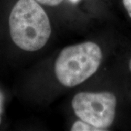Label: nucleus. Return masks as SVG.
<instances>
[{
	"label": "nucleus",
	"mask_w": 131,
	"mask_h": 131,
	"mask_svg": "<svg viewBox=\"0 0 131 131\" xmlns=\"http://www.w3.org/2000/svg\"><path fill=\"white\" fill-rule=\"evenodd\" d=\"M10 36L26 51H37L49 40L51 26L46 12L36 0H18L9 18Z\"/></svg>",
	"instance_id": "f257e3e1"
},
{
	"label": "nucleus",
	"mask_w": 131,
	"mask_h": 131,
	"mask_svg": "<svg viewBox=\"0 0 131 131\" xmlns=\"http://www.w3.org/2000/svg\"><path fill=\"white\" fill-rule=\"evenodd\" d=\"M102 57L100 47L93 42L65 47L56 61L57 79L61 84L68 88L81 84L96 72Z\"/></svg>",
	"instance_id": "f03ea898"
},
{
	"label": "nucleus",
	"mask_w": 131,
	"mask_h": 131,
	"mask_svg": "<svg viewBox=\"0 0 131 131\" xmlns=\"http://www.w3.org/2000/svg\"><path fill=\"white\" fill-rule=\"evenodd\" d=\"M117 105V97L110 92H82L75 95L71 101L75 114L101 130L112 125Z\"/></svg>",
	"instance_id": "7ed1b4c3"
},
{
	"label": "nucleus",
	"mask_w": 131,
	"mask_h": 131,
	"mask_svg": "<svg viewBox=\"0 0 131 131\" xmlns=\"http://www.w3.org/2000/svg\"><path fill=\"white\" fill-rule=\"evenodd\" d=\"M71 131H101V130L83 120L75 122L71 127Z\"/></svg>",
	"instance_id": "20e7f679"
},
{
	"label": "nucleus",
	"mask_w": 131,
	"mask_h": 131,
	"mask_svg": "<svg viewBox=\"0 0 131 131\" xmlns=\"http://www.w3.org/2000/svg\"><path fill=\"white\" fill-rule=\"evenodd\" d=\"M37 2L48 6H57L60 5L63 0H36Z\"/></svg>",
	"instance_id": "39448f33"
},
{
	"label": "nucleus",
	"mask_w": 131,
	"mask_h": 131,
	"mask_svg": "<svg viewBox=\"0 0 131 131\" xmlns=\"http://www.w3.org/2000/svg\"><path fill=\"white\" fill-rule=\"evenodd\" d=\"M122 4L129 16L131 18V0H122Z\"/></svg>",
	"instance_id": "423d86ee"
},
{
	"label": "nucleus",
	"mask_w": 131,
	"mask_h": 131,
	"mask_svg": "<svg viewBox=\"0 0 131 131\" xmlns=\"http://www.w3.org/2000/svg\"><path fill=\"white\" fill-rule=\"evenodd\" d=\"M3 103H4V96L2 93L0 92V124L2 122V119H1V115L3 111Z\"/></svg>",
	"instance_id": "0eeeda50"
},
{
	"label": "nucleus",
	"mask_w": 131,
	"mask_h": 131,
	"mask_svg": "<svg viewBox=\"0 0 131 131\" xmlns=\"http://www.w3.org/2000/svg\"><path fill=\"white\" fill-rule=\"evenodd\" d=\"M71 2H72V3H77V2H79L80 0H69Z\"/></svg>",
	"instance_id": "6e6552de"
},
{
	"label": "nucleus",
	"mask_w": 131,
	"mask_h": 131,
	"mask_svg": "<svg viewBox=\"0 0 131 131\" xmlns=\"http://www.w3.org/2000/svg\"><path fill=\"white\" fill-rule=\"evenodd\" d=\"M129 69H130V71H131V58L130 60V62H129Z\"/></svg>",
	"instance_id": "1a4fd4ad"
}]
</instances>
